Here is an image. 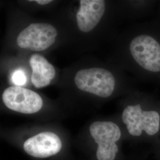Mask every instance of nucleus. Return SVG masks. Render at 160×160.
I'll use <instances>...</instances> for the list:
<instances>
[{
	"label": "nucleus",
	"instance_id": "nucleus-1",
	"mask_svg": "<svg viewBox=\"0 0 160 160\" xmlns=\"http://www.w3.org/2000/svg\"><path fill=\"white\" fill-rule=\"evenodd\" d=\"M127 49L138 77L145 82L160 84V19L156 17L139 24Z\"/></svg>",
	"mask_w": 160,
	"mask_h": 160
},
{
	"label": "nucleus",
	"instance_id": "nucleus-2",
	"mask_svg": "<svg viewBox=\"0 0 160 160\" xmlns=\"http://www.w3.org/2000/svg\"><path fill=\"white\" fill-rule=\"evenodd\" d=\"M145 94L146 92H139V102L128 105L122 114V122L132 136L139 137L143 132L148 135L153 136L160 131V113L151 106H147L151 97L149 95L143 106Z\"/></svg>",
	"mask_w": 160,
	"mask_h": 160
},
{
	"label": "nucleus",
	"instance_id": "nucleus-3",
	"mask_svg": "<svg viewBox=\"0 0 160 160\" xmlns=\"http://www.w3.org/2000/svg\"><path fill=\"white\" fill-rule=\"evenodd\" d=\"M74 81L78 89L103 98L112 96L117 86L114 74L103 68L81 69L75 75Z\"/></svg>",
	"mask_w": 160,
	"mask_h": 160
},
{
	"label": "nucleus",
	"instance_id": "nucleus-4",
	"mask_svg": "<svg viewBox=\"0 0 160 160\" xmlns=\"http://www.w3.org/2000/svg\"><path fill=\"white\" fill-rule=\"evenodd\" d=\"M90 132L97 143L98 160H114L118 152L116 142L121 137V131L116 123L109 121H97L92 123Z\"/></svg>",
	"mask_w": 160,
	"mask_h": 160
},
{
	"label": "nucleus",
	"instance_id": "nucleus-5",
	"mask_svg": "<svg viewBox=\"0 0 160 160\" xmlns=\"http://www.w3.org/2000/svg\"><path fill=\"white\" fill-rule=\"evenodd\" d=\"M57 34V29L51 24L32 23L19 33L17 43L22 48L42 51L54 43Z\"/></svg>",
	"mask_w": 160,
	"mask_h": 160
},
{
	"label": "nucleus",
	"instance_id": "nucleus-6",
	"mask_svg": "<svg viewBox=\"0 0 160 160\" xmlns=\"http://www.w3.org/2000/svg\"><path fill=\"white\" fill-rule=\"evenodd\" d=\"M2 97L7 108L24 114L35 113L43 106V100L38 93L22 87L7 88Z\"/></svg>",
	"mask_w": 160,
	"mask_h": 160
},
{
	"label": "nucleus",
	"instance_id": "nucleus-7",
	"mask_svg": "<svg viewBox=\"0 0 160 160\" xmlns=\"http://www.w3.org/2000/svg\"><path fill=\"white\" fill-rule=\"evenodd\" d=\"M26 153L36 158H47L58 154L62 148L60 138L54 133L43 132L27 139L23 145Z\"/></svg>",
	"mask_w": 160,
	"mask_h": 160
},
{
	"label": "nucleus",
	"instance_id": "nucleus-8",
	"mask_svg": "<svg viewBox=\"0 0 160 160\" xmlns=\"http://www.w3.org/2000/svg\"><path fill=\"white\" fill-rule=\"evenodd\" d=\"M77 13V22L81 31H92L100 22L106 10V3L103 0H81Z\"/></svg>",
	"mask_w": 160,
	"mask_h": 160
},
{
	"label": "nucleus",
	"instance_id": "nucleus-9",
	"mask_svg": "<svg viewBox=\"0 0 160 160\" xmlns=\"http://www.w3.org/2000/svg\"><path fill=\"white\" fill-rule=\"evenodd\" d=\"M29 62L32 69L31 80L34 87L39 88L48 86L56 74L53 66L39 54L33 55Z\"/></svg>",
	"mask_w": 160,
	"mask_h": 160
},
{
	"label": "nucleus",
	"instance_id": "nucleus-10",
	"mask_svg": "<svg viewBox=\"0 0 160 160\" xmlns=\"http://www.w3.org/2000/svg\"><path fill=\"white\" fill-rule=\"evenodd\" d=\"M12 80L16 86L22 87L26 83L27 77L23 70L17 69L12 73Z\"/></svg>",
	"mask_w": 160,
	"mask_h": 160
},
{
	"label": "nucleus",
	"instance_id": "nucleus-11",
	"mask_svg": "<svg viewBox=\"0 0 160 160\" xmlns=\"http://www.w3.org/2000/svg\"><path fill=\"white\" fill-rule=\"evenodd\" d=\"M35 1H36V2H37L38 4H40V5H46V4L51 2L52 1L51 0H36Z\"/></svg>",
	"mask_w": 160,
	"mask_h": 160
},
{
	"label": "nucleus",
	"instance_id": "nucleus-12",
	"mask_svg": "<svg viewBox=\"0 0 160 160\" xmlns=\"http://www.w3.org/2000/svg\"><path fill=\"white\" fill-rule=\"evenodd\" d=\"M156 13H157V18L160 19V1H158V6L157 7V10H156Z\"/></svg>",
	"mask_w": 160,
	"mask_h": 160
}]
</instances>
